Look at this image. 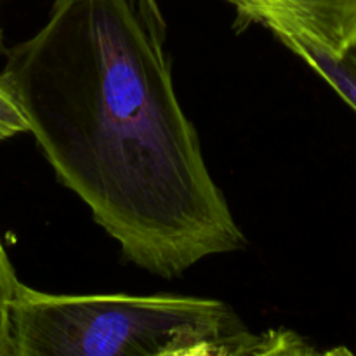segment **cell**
Segmentation results:
<instances>
[{
    "label": "cell",
    "instance_id": "obj_7",
    "mask_svg": "<svg viewBox=\"0 0 356 356\" xmlns=\"http://www.w3.org/2000/svg\"><path fill=\"white\" fill-rule=\"evenodd\" d=\"M136 6L139 7V10H141V14L145 16V19L148 21L149 26L156 31V35L165 40L167 24L165 19H163L162 10H160L159 0H136Z\"/></svg>",
    "mask_w": 356,
    "mask_h": 356
},
{
    "label": "cell",
    "instance_id": "obj_3",
    "mask_svg": "<svg viewBox=\"0 0 356 356\" xmlns=\"http://www.w3.org/2000/svg\"><path fill=\"white\" fill-rule=\"evenodd\" d=\"M235 26L268 28L278 40L292 38L330 56L356 47V0H226Z\"/></svg>",
    "mask_w": 356,
    "mask_h": 356
},
{
    "label": "cell",
    "instance_id": "obj_6",
    "mask_svg": "<svg viewBox=\"0 0 356 356\" xmlns=\"http://www.w3.org/2000/svg\"><path fill=\"white\" fill-rule=\"evenodd\" d=\"M23 132H30L26 118L14 97L0 83V139L13 138Z\"/></svg>",
    "mask_w": 356,
    "mask_h": 356
},
{
    "label": "cell",
    "instance_id": "obj_4",
    "mask_svg": "<svg viewBox=\"0 0 356 356\" xmlns=\"http://www.w3.org/2000/svg\"><path fill=\"white\" fill-rule=\"evenodd\" d=\"M280 42L299 56L309 68L315 70L327 83H330L356 111V47L344 52L343 56H330L292 38H284Z\"/></svg>",
    "mask_w": 356,
    "mask_h": 356
},
{
    "label": "cell",
    "instance_id": "obj_8",
    "mask_svg": "<svg viewBox=\"0 0 356 356\" xmlns=\"http://www.w3.org/2000/svg\"><path fill=\"white\" fill-rule=\"evenodd\" d=\"M3 51V45H2V28H0V52Z\"/></svg>",
    "mask_w": 356,
    "mask_h": 356
},
{
    "label": "cell",
    "instance_id": "obj_1",
    "mask_svg": "<svg viewBox=\"0 0 356 356\" xmlns=\"http://www.w3.org/2000/svg\"><path fill=\"white\" fill-rule=\"evenodd\" d=\"M0 83L59 183L136 266L174 278L245 245L136 0H54Z\"/></svg>",
    "mask_w": 356,
    "mask_h": 356
},
{
    "label": "cell",
    "instance_id": "obj_2",
    "mask_svg": "<svg viewBox=\"0 0 356 356\" xmlns=\"http://www.w3.org/2000/svg\"><path fill=\"white\" fill-rule=\"evenodd\" d=\"M294 332L252 334L225 302L191 296L33 291L10 305V356H236L302 353Z\"/></svg>",
    "mask_w": 356,
    "mask_h": 356
},
{
    "label": "cell",
    "instance_id": "obj_5",
    "mask_svg": "<svg viewBox=\"0 0 356 356\" xmlns=\"http://www.w3.org/2000/svg\"><path fill=\"white\" fill-rule=\"evenodd\" d=\"M19 280L0 243V356H10V305Z\"/></svg>",
    "mask_w": 356,
    "mask_h": 356
}]
</instances>
